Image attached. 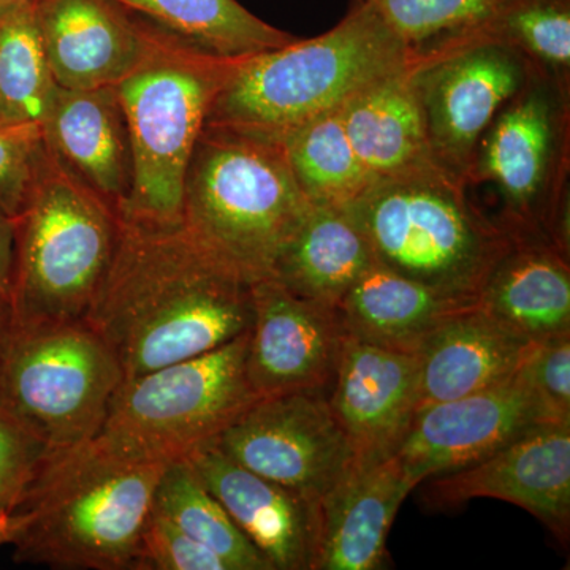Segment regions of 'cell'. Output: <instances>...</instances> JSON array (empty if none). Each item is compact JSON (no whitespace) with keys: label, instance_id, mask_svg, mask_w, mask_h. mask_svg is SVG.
Returning a JSON list of instances; mask_svg holds the SVG:
<instances>
[{"label":"cell","instance_id":"6da1fadb","mask_svg":"<svg viewBox=\"0 0 570 570\" xmlns=\"http://www.w3.org/2000/svg\"><path fill=\"white\" fill-rule=\"evenodd\" d=\"M250 285L183 223L121 217L110 272L85 321L111 348L126 381L249 332Z\"/></svg>","mask_w":570,"mask_h":570},{"label":"cell","instance_id":"7a4b0ae2","mask_svg":"<svg viewBox=\"0 0 570 570\" xmlns=\"http://www.w3.org/2000/svg\"><path fill=\"white\" fill-rule=\"evenodd\" d=\"M167 464L122 455L97 436L50 453L14 510L13 560L59 570H138Z\"/></svg>","mask_w":570,"mask_h":570},{"label":"cell","instance_id":"3957f363","mask_svg":"<svg viewBox=\"0 0 570 570\" xmlns=\"http://www.w3.org/2000/svg\"><path fill=\"white\" fill-rule=\"evenodd\" d=\"M311 204L279 135L206 122L184 181L183 224L249 284L268 279Z\"/></svg>","mask_w":570,"mask_h":570},{"label":"cell","instance_id":"277c9868","mask_svg":"<svg viewBox=\"0 0 570 570\" xmlns=\"http://www.w3.org/2000/svg\"><path fill=\"white\" fill-rule=\"evenodd\" d=\"M417 58L373 7L355 0L328 32L247 58L206 122L281 137Z\"/></svg>","mask_w":570,"mask_h":570},{"label":"cell","instance_id":"5b68a950","mask_svg":"<svg viewBox=\"0 0 570 570\" xmlns=\"http://www.w3.org/2000/svg\"><path fill=\"white\" fill-rule=\"evenodd\" d=\"M250 56L214 55L148 21V48L118 86L134 153L122 219L183 223L184 181L219 94Z\"/></svg>","mask_w":570,"mask_h":570},{"label":"cell","instance_id":"8992f818","mask_svg":"<svg viewBox=\"0 0 570 570\" xmlns=\"http://www.w3.org/2000/svg\"><path fill=\"white\" fill-rule=\"evenodd\" d=\"M438 165L377 179L346 205L377 264L438 291L479 298L512 239Z\"/></svg>","mask_w":570,"mask_h":570},{"label":"cell","instance_id":"52a82bcc","mask_svg":"<svg viewBox=\"0 0 570 570\" xmlns=\"http://www.w3.org/2000/svg\"><path fill=\"white\" fill-rule=\"evenodd\" d=\"M13 228L14 324L85 321L118 249L119 214L48 149Z\"/></svg>","mask_w":570,"mask_h":570},{"label":"cell","instance_id":"ba28073f","mask_svg":"<svg viewBox=\"0 0 570 570\" xmlns=\"http://www.w3.org/2000/svg\"><path fill=\"white\" fill-rule=\"evenodd\" d=\"M249 332L204 355L126 379L96 436L122 455L159 463L213 442L258 400L246 371Z\"/></svg>","mask_w":570,"mask_h":570},{"label":"cell","instance_id":"9c48e42d","mask_svg":"<svg viewBox=\"0 0 570 570\" xmlns=\"http://www.w3.org/2000/svg\"><path fill=\"white\" fill-rule=\"evenodd\" d=\"M569 94L532 73L480 141L469 186L501 197L494 220L512 242H546L569 254Z\"/></svg>","mask_w":570,"mask_h":570},{"label":"cell","instance_id":"30bf717a","mask_svg":"<svg viewBox=\"0 0 570 570\" xmlns=\"http://www.w3.org/2000/svg\"><path fill=\"white\" fill-rule=\"evenodd\" d=\"M122 382L121 365L88 322L14 324L0 407L59 452L99 433Z\"/></svg>","mask_w":570,"mask_h":570},{"label":"cell","instance_id":"8fae6325","mask_svg":"<svg viewBox=\"0 0 570 570\" xmlns=\"http://www.w3.org/2000/svg\"><path fill=\"white\" fill-rule=\"evenodd\" d=\"M417 56L414 80L431 160L469 187L483 135L538 71L505 45L475 36Z\"/></svg>","mask_w":570,"mask_h":570},{"label":"cell","instance_id":"7c38bea8","mask_svg":"<svg viewBox=\"0 0 570 570\" xmlns=\"http://www.w3.org/2000/svg\"><path fill=\"white\" fill-rule=\"evenodd\" d=\"M213 442L228 459L316 504L354 468V450L324 392L258 397Z\"/></svg>","mask_w":570,"mask_h":570},{"label":"cell","instance_id":"4fadbf2b","mask_svg":"<svg viewBox=\"0 0 570 570\" xmlns=\"http://www.w3.org/2000/svg\"><path fill=\"white\" fill-rule=\"evenodd\" d=\"M542 423L554 422L519 370L494 387L419 409L395 460L419 487L493 455Z\"/></svg>","mask_w":570,"mask_h":570},{"label":"cell","instance_id":"5bb4252c","mask_svg":"<svg viewBox=\"0 0 570 570\" xmlns=\"http://www.w3.org/2000/svg\"><path fill=\"white\" fill-rule=\"evenodd\" d=\"M246 371L258 397L324 392L335 381L347 332L335 306L292 294L279 281H257Z\"/></svg>","mask_w":570,"mask_h":570},{"label":"cell","instance_id":"9a60e30c","mask_svg":"<svg viewBox=\"0 0 570 570\" xmlns=\"http://www.w3.org/2000/svg\"><path fill=\"white\" fill-rule=\"evenodd\" d=\"M494 498L528 510L561 543L570 538V423H542L493 455L431 478L425 493L436 509Z\"/></svg>","mask_w":570,"mask_h":570},{"label":"cell","instance_id":"2e32d148","mask_svg":"<svg viewBox=\"0 0 570 570\" xmlns=\"http://www.w3.org/2000/svg\"><path fill=\"white\" fill-rule=\"evenodd\" d=\"M328 401L355 468L393 459L419 411L417 354L347 335Z\"/></svg>","mask_w":570,"mask_h":570},{"label":"cell","instance_id":"e0dca14e","mask_svg":"<svg viewBox=\"0 0 570 570\" xmlns=\"http://www.w3.org/2000/svg\"><path fill=\"white\" fill-rule=\"evenodd\" d=\"M36 10L59 88L118 86L145 58L148 20L112 0H36Z\"/></svg>","mask_w":570,"mask_h":570},{"label":"cell","instance_id":"ac0fdd59","mask_svg":"<svg viewBox=\"0 0 570 570\" xmlns=\"http://www.w3.org/2000/svg\"><path fill=\"white\" fill-rule=\"evenodd\" d=\"M184 460L273 570H311L317 539L316 502L228 459L214 442Z\"/></svg>","mask_w":570,"mask_h":570},{"label":"cell","instance_id":"d6986e66","mask_svg":"<svg viewBox=\"0 0 570 570\" xmlns=\"http://www.w3.org/2000/svg\"><path fill=\"white\" fill-rule=\"evenodd\" d=\"M41 129L52 156L121 217L132 194L134 153L116 86H58Z\"/></svg>","mask_w":570,"mask_h":570},{"label":"cell","instance_id":"ffe728a7","mask_svg":"<svg viewBox=\"0 0 570 570\" xmlns=\"http://www.w3.org/2000/svg\"><path fill=\"white\" fill-rule=\"evenodd\" d=\"M414 483L395 460L352 468L318 504L311 570H376L384 566L387 535Z\"/></svg>","mask_w":570,"mask_h":570},{"label":"cell","instance_id":"44dd1931","mask_svg":"<svg viewBox=\"0 0 570 570\" xmlns=\"http://www.w3.org/2000/svg\"><path fill=\"white\" fill-rule=\"evenodd\" d=\"M534 341L491 317L479 305L442 322L419 347V409L508 381Z\"/></svg>","mask_w":570,"mask_h":570},{"label":"cell","instance_id":"7402d4cb","mask_svg":"<svg viewBox=\"0 0 570 570\" xmlns=\"http://www.w3.org/2000/svg\"><path fill=\"white\" fill-rule=\"evenodd\" d=\"M479 307L534 343L569 335V254L546 242H512L480 288Z\"/></svg>","mask_w":570,"mask_h":570},{"label":"cell","instance_id":"603a6c76","mask_svg":"<svg viewBox=\"0 0 570 570\" xmlns=\"http://www.w3.org/2000/svg\"><path fill=\"white\" fill-rule=\"evenodd\" d=\"M478 305L479 298L438 291L374 261L336 309L347 335L415 354L442 322Z\"/></svg>","mask_w":570,"mask_h":570},{"label":"cell","instance_id":"cb8c5ba5","mask_svg":"<svg viewBox=\"0 0 570 570\" xmlns=\"http://www.w3.org/2000/svg\"><path fill=\"white\" fill-rule=\"evenodd\" d=\"M415 62L341 105L348 140L373 183L433 164L414 80Z\"/></svg>","mask_w":570,"mask_h":570},{"label":"cell","instance_id":"d4e9b609","mask_svg":"<svg viewBox=\"0 0 570 570\" xmlns=\"http://www.w3.org/2000/svg\"><path fill=\"white\" fill-rule=\"evenodd\" d=\"M373 264L365 235L346 206L313 204L284 247L273 279L292 294L336 307Z\"/></svg>","mask_w":570,"mask_h":570},{"label":"cell","instance_id":"484cf974","mask_svg":"<svg viewBox=\"0 0 570 570\" xmlns=\"http://www.w3.org/2000/svg\"><path fill=\"white\" fill-rule=\"evenodd\" d=\"M160 28L227 58L277 50L295 41L245 9L238 0H112Z\"/></svg>","mask_w":570,"mask_h":570},{"label":"cell","instance_id":"4316f807","mask_svg":"<svg viewBox=\"0 0 570 570\" xmlns=\"http://www.w3.org/2000/svg\"><path fill=\"white\" fill-rule=\"evenodd\" d=\"M56 89L36 0L0 7V124L41 126Z\"/></svg>","mask_w":570,"mask_h":570},{"label":"cell","instance_id":"83f0119b","mask_svg":"<svg viewBox=\"0 0 570 570\" xmlns=\"http://www.w3.org/2000/svg\"><path fill=\"white\" fill-rule=\"evenodd\" d=\"M307 200L346 206L373 184L348 140L341 107L281 135Z\"/></svg>","mask_w":570,"mask_h":570},{"label":"cell","instance_id":"f1b7e54d","mask_svg":"<svg viewBox=\"0 0 570 570\" xmlns=\"http://www.w3.org/2000/svg\"><path fill=\"white\" fill-rule=\"evenodd\" d=\"M153 510L219 554L230 570H273L187 460L171 461L165 466L154 491Z\"/></svg>","mask_w":570,"mask_h":570},{"label":"cell","instance_id":"f546056e","mask_svg":"<svg viewBox=\"0 0 570 570\" xmlns=\"http://www.w3.org/2000/svg\"><path fill=\"white\" fill-rule=\"evenodd\" d=\"M468 36L505 45L570 96V0H501Z\"/></svg>","mask_w":570,"mask_h":570},{"label":"cell","instance_id":"4dcf8cb0","mask_svg":"<svg viewBox=\"0 0 570 570\" xmlns=\"http://www.w3.org/2000/svg\"><path fill=\"white\" fill-rule=\"evenodd\" d=\"M373 7L415 55L478 31L501 0H358Z\"/></svg>","mask_w":570,"mask_h":570},{"label":"cell","instance_id":"1f68e13d","mask_svg":"<svg viewBox=\"0 0 570 570\" xmlns=\"http://www.w3.org/2000/svg\"><path fill=\"white\" fill-rule=\"evenodd\" d=\"M48 157L43 129L37 124H0V212L14 219Z\"/></svg>","mask_w":570,"mask_h":570},{"label":"cell","instance_id":"d6a6232c","mask_svg":"<svg viewBox=\"0 0 570 570\" xmlns=\"http://www.w3.org/2000/svg\"><path fill=\"white\" fill-rule=\"evenodd\" d=\"M50 453L28 426L0 407V517L17 510Z\"/></svg>","mask_w":570,"mask_h":570},{"label":"cell","instance_id":"836d02e7","mask_svg":"<svg viewBox=\"0 0 570 570\" xmlns=\"http://www.w3.org/2000/svg\"><path fill=\"white\" fill-rule=\"evenodd\" d=\"M138 570H230L227 562L179 530L170 520L151 512L140 543Z\"/></svg>","mask_w":570,"mask_h":570},{"label":"cell","instance_id":"e575fe53","mask_svg":"<svg viewBox=\"0 0 570 570\" xmlns=\"http://www.w3.org/2000/svg\"><path fill=\"white\" fill-rule=\"evenodd\" d=\"M554 423H570V333L539 341L520 367Z\"/></svg>","mask_w":570,"mask_h":570},{"label":"cell","instance_id":"d590c367","mask_svg":"<svg viewBox=\"0 0 570 570\" xmlns=\"http://www.w3.org/2000/svg\"><path fill=\"white\" fill-rule=\"evenodd\" d=\"M14 228L13 219L0 212V294L10 298L13 273Z\"/></svg>","mask_w":570,"mask_h":570},{"label":"cell","instance_id":"8d00e7d4","mask_svg":"<svg viewBox=\"0 0 570 570\" xmlns=\"http://www.w3.org/2000/svg\"><path fill=\"white\" fill-rule=\"evenodd\" d=\"M14 316L11 309L10 298L0 294V366L6 358L7 348H9L11 336H13Z\"/></svg>","mask_w":570,"mask_h":570},{"label":"cell","instance_id":"74e56055","mask_svg":"<svg viewBox=\"0 0 570 570\" xmlns=\"http://www.w3.org/2000/svg\"><path fill=\"white\" fill-rule=\"evenodd\" d=\"M18 524H20V519L14 512L0 517V547L10 546L14 532L18 530Z\"/></svg>","mask_w":570,"mask_h":570},{"label":"cell","instance_id":"f35d334b","mask_svg":"<svg viewBox=\"0 0 570 570\" xmlns=\"http://www.w3.org/2000/svg\"><path fill=\"white\" fill-rule=\"evenodd\" d=\"M21 2V0H0V7L11 6V3Z\"/></svg>","mask_w":570,"mask_h":570}]
</instances>
